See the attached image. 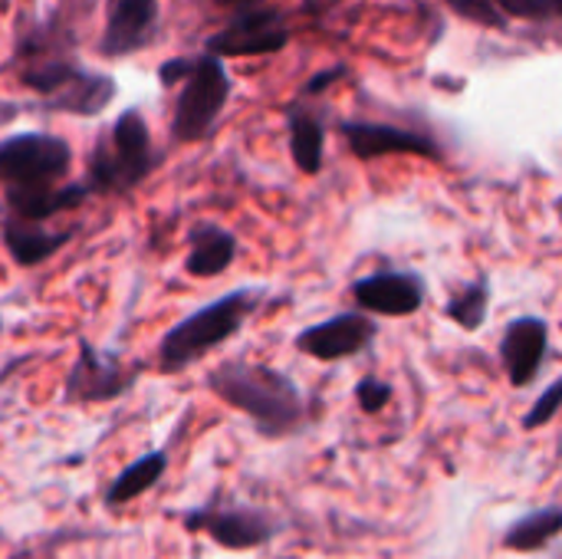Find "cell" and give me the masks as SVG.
Returning <instances> with one entry per match:
<instances>
[{"label":"cell","mask_w":562,"mask_h":559,"mask_svg":"<svg viewBox=\"0 0 562 559\" xmlns=\"http://www.w3.org/2000/svg\"><path fill=\"white\" fill-rule=\"evenodd\" d=\"M119 96V82L112 72H99L89 66H79L53 96L40 99V105L46 112H59V115H79V119H95L102 115Z\"/></svg>","instance_id":"obj_14"},{"label":"cell","mask_w":562,"mask_h":559,"mask_svg":"<svg viewBox=\"0 0 562 559\" xmlns=\"http://www.w3.org/2000/svg\"><path fill=\"white\" fill-rule=\"evenodd\" d=\"M181 527L188 534L207 537L214 547L231 554L263 550L283 534V521L273 511L244 501H227L224 494L181 511Z\"/></svg>","instance_id":"obj_5"},{"label":"cell","mask_w":562,"mask_h":559,"mask_svg":"<svg viewBox=\"0 0 562 559\" xmlns=\"http://www.w3.org/2000/svg\"><path fill=\"white\" fill-rule=\"evenodd\" d=\"M168 465H171L168 448H155V451H148V455H142V458H135L132 465H125V468L109 481V488L102 491V504H105L109 511L128 507L132 501L145 497L155 484L165 481Z\"/></svg>","instance_id":"obj_19"},{"label":"cell","mask_w":562,"mask_h":559,"mask_svg":"<svg viewBox=\"0 0 562 559\" xmlns=\"http://www.w3.org/2000/svg\"><path fill=\"white\" fill-rule=\"evenodd\" d=\"M501 13L510 20H560L562 0H494Z\"/></svg>","instance_id":"obj_23"},{"label":"cell","mask_w":562,"mask_h":559,"mask_svg":"<svg viewBox=\"0 0 562 559\" xmlns=\"http://www.w3.org/2000/svg\"><path fill=\"white\" fill-rule=\"evenodd\" d=\"M451 13L484 26V30H504L507 26V16L501 13V7L494 0H445Z\"/></svg>","instance_id":"obj_22"},{"label":"cell","mask_w":562,"mask_h":559,"mask_svg":"<svg viewBox=\"0 0 562 559\" xmlns=\"http://www.w3.org/2000/svg\"><path fill=\"white\" fill-rule=\"evenodd\" d=\"M562 412V379H557L533 405H530V412L524 415V428L527 432H537V428H543V425H550L557 415Z\"/></svg>","instance_id":"obj_24"},{"label":"cell","mask_w":562,"mask_h":559,"mask_svg":"<svg viewBox=\"0 0 562 559\" xmlns=\"http://www.w3.org/2000/svg\"><path fill=\"white\" fill-rule=\"evenodd\" d=\"M339 135L359 161H375L385 155H418L428 161H441V145L415 128L392 122H339Z\"/></svg>","instance_id":"obj_11"},{"label":"cell","mask_w":562,"mask_h":559,"mask_svg":"<svg viewBox=\"0 0 562 559\" xmlns=\"http://www.w3.org/2000/svg\"><path fill=\"white\" fill-rule=\"evenodd\" d=\"M142 366L122 362L115 353H102L89 339L76 343V359L63 379V405H109L135 389Z\"/></svg>","instance_id":"obj_7"},{"label":"cell","mask_w":562,"mask_h":559,"mask_svg":"<svg viewBox=\"0 0 562 559\" xmlns=\"http://www.w3.org/2000/svg\"><path fill=\"white\" fill-rule=\"evenodd\" d=\"M76 234H79L76 227L53 231V227H46V221H23V217H13V214H3V221H0L3 250L23 270H33L40 264L53 260Z\"/></svg>","instance_id":"obj_15"},{"label":"cell","mask_w":562,"mask_h":559,"mask_svg":"<svg viewBox=\"0 0 562 559\" xmlns=\"http://www.w3.org/2000/svg\"><path fill=\"white\" fill-rule=\"evenodd\" d=\"M89 198L86 181H59V185H33V188H3V214L23 221H49L76 211Z\"/></svg>","instance_id":"obj_16"},{"label":"cell","mask_w":562,"mask_h":559,"mask_svg":"<svg viewBox=\"0 0 562 559\" xmlns=\"http://www.w3.org/2000/svg\"><path fill=\"white\" fill-rule=\"evenodd\" d=\"M267 290L263 287H237L224 297L198 306L184 320H178L161 339H158V372L178 376L191 366H198L204 356H211L217 346L231 343L250 316L260 310Z\"/></svg>","instance_id":"obj_3"},{"label":"cell","mask_w":562,"mask_h":559,"mask_svg":"<svg viewBox=\"0 0 562 559\" xmlns=\"http://www.w3.org/2000/svg\"><path fill=\"white\" fill-rule=\"evenodd\" d=\"M290 46V23L277 7H247L237 10L221 30L204 40V49L231 59V56H273Z\"/></svg>","instance_id":"obj_8"},{"label":"cell","mask_w":562,"mask_h":559,"mask_svg":"<svg viewBox=\"0 0 562 559\" xmlns=\"http://www.w3.org/2000/svg\"><path fill=\"white\" fill-rule=\"evenodd\" d=\"M204 389L227 409L240 412L267 441L293 438L310 422L300 385L286 372L263 362L224 359L204 376Z\"/></svg>","instance_id":"obj_1"},{"label":"cell","mask_w":562,"mask_h":559,"mask_svg":"<svg viewBox=\"0 0 562 559\" xmlns=\"http://www.w3.org/2000/svg\"><path fill=\"white\" fill-rule=\"evenodd\" d=\"M356 402H359V409L366 415H379L392 402V385L382 382V379H375V376H362L356 382Z\"/></svg>","instance_id":"obj_25"},{"label":"cell","mask_w":562,"mask_h":559,"mask_svg":"<svg viewBox=\"0 0 562 559\" xmlns=\"http://www.w3.org/2000/svg\"><path fill=\"white\" fill-rule=\"evenodd\" d=\"M214 7H221V10H231V13H237V10H247V7H257V3H263V0H211Z\"/></svg>","instance_id":"obj_27"},{"label":"cell","mask_w":562,"mask_h":559,"mask_svg":"<svg viewBox=\"0 0 562 559\" xmlns=\"http://www.w3.org/2000/svg\"><path fill=\"white\" fill-rule=\"evenodd\" d=\"M231 96H234V79L227 72V63L207 49L188 53L184 76L175 86L171 138L184 145L204 142L217 128Z\"/></svg>","instance_id":"obj_4"},{"label":"cell","mask_w":562,"mask_h":559,"mask_svg":"<svg viewBox=\"0 0 562 559\" xmlns=\"http://www.w3.org/2000/svg\"><path fill=\"white\" fill-rule=\"evenodd\" d=\"M240 254V241L234 231L214 224V221H198L188 231V254H184V273L194 280H214L224 277Z\"/></svg>","instance_id":"obj_17"},{"label":"cell","mask_w":562,"mask_h":559,"mask_svg":"<svg viewBox=\"0 0 562 559\" xmlns=\"http://www.w3.org/2000/svg\"><path fill=\"white\" fill-rule=\"evenodd\" d=\"M560 211H562V198H560Z\"/></svg>","instance_id":"obj_29"},{"label":"cell","mask_w":562,"mask_h":559,"mask_svg":"<svg viewBox=\"0 0 562 559\" xmlns=\"http://www.w3.org/2000/svg\"><path fill=\"white\" fill-rule=\"evenodd\" d=\"M0 329H3V320H0Z\"/></svg>","instance_id":"obj_28"},{"label":"cell","mask_w":562,"mask_h":559,"mask_svg":"<svg viewBox=\"0 0 562 559\" xmlns=\"http://www.w3.org/2000/svg\"><path fill=\"white\" fill-rule=\"evenodd\" d=\"M286 132H290L293 165L303 175H319L323 161H326V122H323V115L306 102H293V105H286Z\"/></svg>","instance_id":"obj_18"},{"label":"cell","mask_w":562,"mask_h":559,"mask_svg":"<svg viewBox=\"0 0 562 559\" xmlns=\"http://www.w3.org/2000/svg\"><path fill=\"white\" fill-rule=\"evenodd\" d=\"M379 336V323L366 310H346L323 323H313L296 333L293 346L316 359V362H342L352 356H362Z\"/></svg>","instance_id":"obj_10"},{"label":"cell","mask_w":562,"mask_h":559,"mask_svg":"<svg viewBox=\"0 0 562 559\" xmlns=\"http://www.w3.org/2000/svg\"><path fill=\"white\" fill-rule=\"evenodd\" d=\"M161 26V0H102V59H128L155 46Z\"/></svg>","instance_id":"obj_9"},{"label":"cell","mask_w":562,"mask_h":559,"mask_svg":"<svg viewBox=\"0 0 562 559\" xmlns=\"http://www.w3.org/2000/svg\"><path fill=\"white\" fill-rule=\"evenodd\" d=\"M550 349V326L543 316H520L501 339V362L514 389L533 385Z\"/></svg>","instance_id":"obj_13"},{"label":"cell","mask_w":562,"mask_h":559,"mask_svg":"<svg viewBox=\"0 0 562 559\" xmlns=\"http://www.w3.org/2000/svg\"><path fill=\"white\" fill-rule=\"evenodd\" d=\"M72 171V145L53 132H13L0 138V188L59 185Z\"/></svg>","instance_id":"obj_6"},{"label":"cell","mask_w":562,"mask_h":559,"mask_svg":"<svg viewBox=\"0 0 562 559\" xmlns=\"http://www.w3.org/2000/svg\"><path fill=\"white\" fill-rule=\"evenodd\" d=\"M339 76H346V69H342V66H333V69H326V72H316V76L303 86V96H319V92H326V89H329V82H333V79H339Z\"/></svg>","instance_id":"obj_26"},{"label":"cell","mask_w":562,"mask_h":559,"mask_svg":"<svg viewBox=\"0 0 562 559\" xmlns=\"http://www.w3.org/2000/svg\"><path fill=\"white\" fill-rule=\"evenodd\" d=\"M487 306H491V280L481 277V280L461 287V290L448 300L445 316H448L451 323H458L464 333H477V329L484 326V320H487Z\"/></svg>","instance_id":"obj_21"},{"label":"cell","mask_w":562,"mask_h":559,"mask_svg":"<svg viewBox=\"0 0 562 559\" xmlns=\"http://www.w3.org/2000/svg\"><path fill=\"white\" fill-rule=\"evenodd\" d=\"M562 534V507H540V511H530L524 514L517 524H510L504 530V547L510 554H540L547 550L557 537Z\"/></svg>","instance_id":"obj_20"},{"label":"cell","mask_w":562,"mask_h":559,"mask_svg":"<svg viewBox=\"0 0 562 559\" xmlns=\"http://www.w3.org/2000/svg\"><path fill=\"white\" fill-rule=\"evenodd\" d=\"M161 168V152L151 138V125L142 109H122L92 142L86 161L89 194L119 198L145 185Z\"/></svg>","instance_id":"obj_2"},{"label":"cell","mask_w":562,"mask_h":559,"mask_svg":"<svg viewBox=\"0 0 562 559\" xmlns=\"http://www.w3.org/2000/svg\"><path fill=\"white\" fill-rule=\"evenodd\" d=\"M359 310L372 316H415L425 306V280L412 270H379L349 287Z\"/></svg>","instance_id":"obj_12"}]
</instances>
